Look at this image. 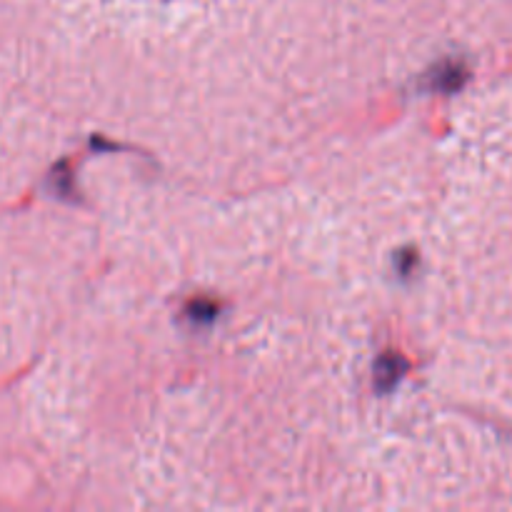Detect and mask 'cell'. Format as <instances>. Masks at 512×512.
<instances>
[{"instance_id":"1","label":"cell","mask_w":512,"mask_h":512,"mask_svg":"<svg viewBox=\"0 0 512 512\" xmlns=\"http://www.w3.org/2000/svg\"><path fill=\"white\" fill-rule=\"evenodd\" d=\"M378 375H375V383H378L380 390H390L400 378H403L405 360L400 355L388 353L378 360Z\"/></svg>"},{"instance_id":"2","label":"cell","mask_w":512,"mask_h":512,"mask_svg":"<svg viewBox=\"0 0 512 512\" xmlns=\"http://www.w3.org/2000/svg\"><path fill=\"white\" fill-rule=\"evenodd\" d=\"M463 83V68H458V65H445V68H440V73L435 75V88L440 90H453L458 88V85Z\"/></svg>"}]
</instances>
